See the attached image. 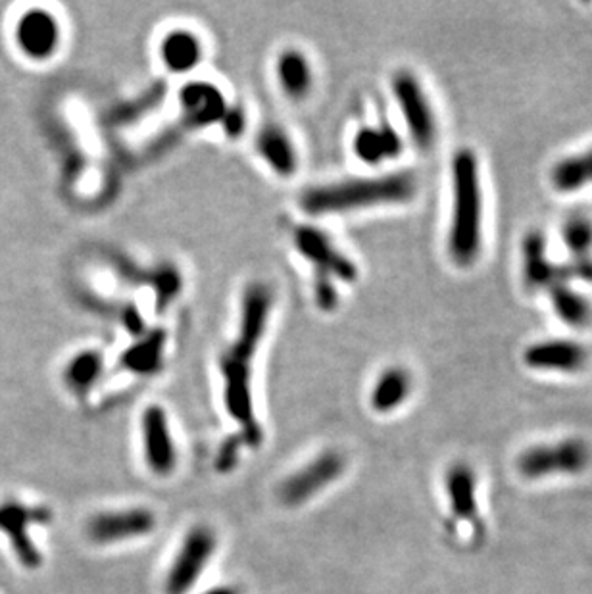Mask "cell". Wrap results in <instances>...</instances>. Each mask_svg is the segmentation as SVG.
I'll list each match as a JSON object with an SVG mask.
<instances>
[{
	"label": "cell",
	"instance_id": "2e32d148",
	"mask_svg": "<svg viewBox=\"0 0 592 594\" xmlns=\"http://www.w3.org/2000/svg\"><path fill=\"white\" fill-rule=\"evenodd\" d=\"M275 77L283 95L295 102L306 99L314 89V68L302 50H283L275 62Z\"/></svg>",
	"mask_w": 592,
	"mask_h": 594
},
{
	"label": "cell",
	"instance_id": "d6986e66",
	"mask_svg": "<svg viewBox=\"0 0 592 594\" xmlns=\"http://www.w3.org/2000/svg\"><path fill=\"white\" fill-rule=\"evenodd\" d=\"M256 149L260 158L270 166L273 174L281 177H291L298 168V154H296L293 139L279 127L266 125L260 129L256 137Z\"/></svg>",
	"mask_w": 592,
	"mask_h": 594
},
{
	"label": "cell",
	"instance_id": "4316f807",
	"mask_svg": "<svg viewBox=\"0 0 592 594\" xmlns=\"http://www.w3.org/2000/svg\"><path fill=\"white\" fill-rule=\"evenodd\" d=\"M223 122H225V129H227V133L229 135H237L241 129H243V114L239 112V110H233V112H225L222 118Z\"/></svg>",
	"mask_w": 592,
	"mask_h": 594
},
{
	"label": "cell",
	"instance_id": "44dd1931",
	"mask_svg": "<svg viewBox=\"0 0 592 594\" xmlns=\"http://www.w3.org/2000/svg\"><path fill=\"white\" fill-rule=\"evenodd\" d=\"M412 391V377L404 368H389L381 373L371 391V408L377 414H389L402 406Z\"/></svg>",
	"mask_w": 592,
	"mask_h": 594
},
{
	"label": "cell",
	"instance_id": "6da1fadb",
	"mask_svg": "<svg viewBox=\"0 0 592 594\" xmlns=\"http://www.w3.org/2000/svg\"><path fill=\"white\" fill-rule=\"evenodd\" d=\"M272 312V293L266 285H250L241 306V327L237 341L223 352L220 360L223 377V404L231 420L243 429L245 443L258 446L264 435L256 421L252 402V360L264 337L268 318Z\"/></svg>",
	"mask_w": 592,
	"mask_h": 594
},
{
	"label": "cell",
	"instance_id": "5bb4252c",
	"mask_svg": "<svg viewBox=\"0 0 592 594\" xmlns=\"http://www.w3.org/2000/svg\"><path fill=\"white\" fill-rule=\"evenodd\" d=\"M523 360L533 370L575 373L587 364V350L579 343L554 339L527 348Z\"/></svg>",
	"mask_w": 592,
	"mask_h": 594
},
{
	"label": "cell",
	"instance_id": "277c9868",
	"mask_svg": "<svg viewBox=\"0 0 592 594\" xmlns=\"http://www.w3.org/2000/svg\"><path fill=\"white\" fill-rule=\"evenodd\" d=\"M523 279L529 289H546L568 285L571 279L592 283V258L573 260L569 264H552L546 256V241L537 231L523 239Z\"/></svg>",
	"mask_w": 592,
	"mask_h": 594
},
{
	"label": "cell",
	"instance_id": "603a6c76",
	"mask_svg": "<svg viewBox=\"0 0 592 594\" xmlns=\"http://www.w3.org/2000/svg\"><path fill=\"white\" fill-rule=\"evenodd\" d=\"M104 372V358L99 350H83L75 354L66 366L64 381L70 391L75 395H87L97 383Z\"/></svg>",
	"mask_w": 592,
	"mask_h": 594
},
{
	"label": "cell",
	"instance_id": "e0dca14e",
	"mask_svg": "<svg viewBox=\"0 0 592 594\" xmlns=\"http://www.w3.org/2000/svg\"><path fill=\"white\" fill-rule=\"evenodd\" d=\"M446 495L450 500L452 514L458 520L468 521L477 533L483 531L477 496H475V473L466 464H454L446 471Z\"/></svg>",
	"mask_w": 592,
	"mask_h": 594
},
{
	"label": "cell",
	"instance_id": "9c48e42d",
	"mask_svg": "<svg viewBox=\"0 0 592 594\" xmlns=\"http://www.w3.org/2000/svg\"><path fill=\"white\" fill-rule=\"evenodd\" d=\"M52 520L49 508L45 506H25L20 502L0 504V531L10 539L16 558L27 570H37L43 564L41 550L29 537V525L49 523Z\"/></svg>",
	"mask_w": 592,
	"mask_h": 594
},
{
	"label": "cell",
	"instance_id": "ba28073f",
	"mask_svg": "<svg viewBox=\"0 0 592 594\" xmlns=\"http://www.w3.org/2000/svg\"><path fill=\"white\" fill-rule=\"evenodd\" d=\"M393 93L414 143L420 149H431L437 137L435 114L416 75L398 72L393 79Z\"/></svg>",
	"mask_w": 592,
	"mask_h": 594
},
{
	"label": "cell",
	"instance_id": "8992f818",
	"mask_svg": "<svg viewBox=\"0 0 592 594\" xmlns=\"http://www.w3.org/2000/svg\"><path fill=\"white\" fill-rule=\"evenodd\" d=\"M589 462V446L579 439H566L525 450L518 458V471L525 479H544L554 473H581Z\"/></svg>",
	"mask_w": 592,
	"mask_h": 594
},
{
	"label": "cell",
	"instance_id": "ac0fdd59",
	"mask_svg": "<svg viewBox=\"0 0 592 594\" xmlns=\"http://www.w3.org/2000/svg\"><path fill=\"white\" fill-rule=\"evenodd\" d=\"M402 149V139L398 137L395 129L387 124L362 127L356 131L352 139L354 156L368 166H379L385 160H393Z\"/></svg>",
	"mask_w": 592,
	"mask_h": 594
},
{
	"label": "cell",
	"instance_id": "7402d4cb",
	"mask_svg": "<svg viewBox=\"0 0 592 594\" xmlns=\"http://www.w3.org/2000/svg\"><path fill=\"white\" fill-rule=\"evenodd\" d=\"M550 183L558 193H575L592 183V149L560 160L550 174Z\"/></svg>",
	"mask_w": 592,
	"mask_h": 594
},
{
	"label": "cell",
	"instance_id": "52a82bcc",
	"mask_svg": "<svg viewBox=\"0 0 592 594\" xmlns=\"http://www.w3.org/2000/svg\"><path fill=\"white\" fill-rule=\"evenodd\" d=\"M345 471V458L335 452L327 450L308 462L304 468L291 473L279 485V498L287 506H298L306 500L314 498L323 489L333 485Z\"/></svg>",
	"mask_w": 592,
	"mask_h": 594
},
{
	"label": "cell",
	"instance_id": "cb8c5ba5",
	"mask_svg": "<svg viewBox=\"0 0 592 594\" xmlns=\"http://www.w3.org/2000/svg\"><path fill=\"white\" fill-rule=\"evenodd\" d=\"M554 312L562 322L568 323L569 327H587L591 323L592 308L589 300L569 289L568 285L554 287L550 291Z\"/></svg>",
	"mask_w": 592,
	"mask_h": 594
},
{
	"label": "cell",
	"instance_id": "83f0119b",
	"mask_svg": "<svg viewBox=\"0 0 592 594\" xmlns=\"http://www.w3.org/2000/svg\"><path fill=\"white\" fill-rule=\"evenodd\" d=\"M204 594H237V591L233 587H216V589H210L208 593Z\"/></svg>",
	"mask_w": 592,
	"mask_h": 594
},
{
	"label": "cell",
	"instance_id": "4fadbf2b",
	"mask_svg": "<svg viewBox=\"0 0 592 594\" xmlns=\"http://www.w3.org/2000/svg\"><path fill=\"white\" fill-rule=\"evenodd\" d=\"M60 24L45 8L27 10L16 25L18 47L31 60H47L60 47Z\"/></svg>",
	"mask_w": 592,
	"mask_h": 594
},
{
	"label": "cell",
	"instance_id": "5b68a950",
	"mask_svg": "<svg viewBox=\"0 0 592 594\" xmlns=\"http://www.w3.org/2000/svg\"><path fill=\"white\" fill-rule=\"evenodd\" d=\"M216 546L218 539L210 527L197 525L189 529L173 558L170 570L166 573V594L189 593L197 585L206 566L210 564Z\"/></svg>",
	"mask_w": 592,
	"mask_h": 594
},
{
	"label": "cell",
	"instance_id": "3957f363",
	"mask_svg": "<svg viewBox=\"0 0 592 594\" xmlns=\"http://www.w3.org/2000/svg\"><path fill=\"white\" fill-rule=\"evenodd\" d=\"M416 195V177L412 174L379 175V177H360L341 183H329L308 189L300 206L304 212L321 214H343L352 210H364L387 204L408 202Z\"/></svg>",
	"mask_w": 592,
	"mask_h": 594
},
{
	"label": "cell",
	"instance_id": "7a4b0ae2",
	"mask_svg": "<svg viewBox=\"0 0 592 594\" xmlns=\"http://www.w3.org/2000/svg\"><path fill=\"white\" fill-rule=\"evenodd\" d=\"M483 241V189L479 164L471 150H458L452 160V222L448 250L458 266L468 268Z\"/></svg>",
	"mask_w": 592,
	"mask_h": 594
},
{
	"label": "cell",
	"instance_id": "ffe728a7",
	"mask_svg": "<svg viewBox=\"0 0 592 594\" xmlns=\"http://www.w3.org/2000/svg\"><path fill=\"white\" fill-rule=\"evenodd\" d=\"M181 108L189 122L208 125L222 120L225 100L220 95V89L212 87L210 83H193L181 91Z\"/></svg>",
	"mask_w": 592,
	"mask_h": 594
},
{
	"label": "cell",
	"instance_id": "484cf974",
	"mask_svg": "<svg viewBox=\"0 0 592 594\" xmlns=\"http://www.w3.org/2000/svg\"><path fill=\"white\" fill-rule=\"evenodd\" d=\"M237 458H239V441L231 437L229 441L223 443L218 456H216V470L222 471V473L233 470L237 464Z\"/></svg>",
	"mask_w": 592,
	"mask_h": 594
},
{
	"label": "cell",
	"instance_id": "9a60e30c",
	"mask_svg": "<svg viewBox=\"0 0 592 594\" xmlns=\"http://www.w3.org/2000/svg\"><path fill=\"white\" fill-rule=\"evenodd\" d=\"M158 56L168 72L189 74L202 62L204 47L197 33L191 29H172L168 31L158 45Z\"/></svg>",
	"mask_w": 592,
	"mask_h": 594
},
{
	"label": "cell",
	"instance_id": "8fae6325",
	"mask_svg": "<svg viewBox=\"0 0 592 594\" xmlns=\"http://www.w3.org/2000/svg\"><path fill=\"white\" fill-rule=\"evenodd\" d=\"M141 435L148 470L158 477L173 473L177 466V448L164 408L148 406L141 418Z\"/></svg>",
	"mask_w": 592,
	"mask_h": 594
},
{
	"label": "cell",
	"instance_id": "30bf717a",
	"mask_svg": "<svg viewBox=\"0 0 592 594\" xmlns=\"http://www.w3.org/2000/svg\"><path fill=\"white\" fill-rule=\"evenodd\" d=\"M156 527V518L148 508H125L100 512L87 523V537L95 545H118L131 539L147 537Z\"/></svg>",
	"mask_w": 592,
	"mask_h": 594
},
{
	"label": "cell",
	"instance_id": "d4e9b609",
	"mask_svg": "<svg viewBox=\"0 0 592 594\" xmlns=\"http://www.w3.org/2000/svg\"><path fill=\"white\" fill-rule=\"evenodd\" d=\"M562 237H564V245L568 247L575 260L591 258L592 222L589 218H585V216L569 218L564 225Z\"/></svg>",
	"mask_w": 592,
	"mask_h": 594
},
{
	"label": "cell",
	"instance_id": "7c38bea8",
	"mask_svg": "<svg viewBox=\"0 0 592 594\" xmlns=\"http://www.w3.org/2000/svg\"><path fill=\"white\" fill-rule=\"evenodd\" d=\"M298 252L316 266V273L337 277L343 281H354L358 277L356 266L341 254L316 227H298L295 233Z\"/></svg>",
	"mask_w": 592,
	"mask_h": 594
}]
</instances>
